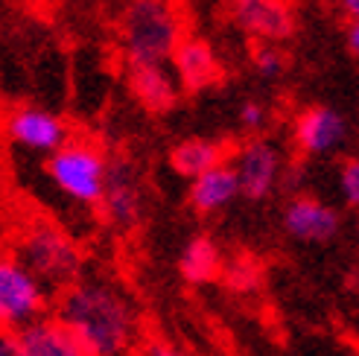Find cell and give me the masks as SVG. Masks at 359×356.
<instances>
[{
  "mask_svg": "<svg viewBox=\"0 0 359 356\" xmlns=\"http://www.w3.org/2000/svg\"><path fill=\"white\" fill-rule=\"evenodd\" d=\"M105 225L114 231H132L143 219V184L140 172L129 158H111L100 207Z\"/></svg>",
  "mask_w": 359,
  "mask_h": 356,
  "instance_id": "52a82bcc",
  "label": "cell"
},
{
  "mask_svg": "<svg viewBox=\"0 0 359 356\" xmlns=\"http://www.w3.org/2000/svg\"><path fill=\"white\" fill-rule=\"evenodd\" d=\"M237 120H240V126L248 132V135H260L266 129V123H269V111H266V105L257 102V100H245L240 105V111H237Z\"/></svg>",
  "mask_w": 359,
  "mask_h": 356,
  "instance_id": "44dd1931",
  "label": "cell"
},
{
  "mask_svg": "<svg viewBox=\"0 0 359 356\" xmlns=\"http://www.w3.org/2000/svg\"><path fill=\"white\" fill-rule=\"evenodd\" d=\"M342 12L351 18V21H359V0H339Z\"/></svg>",
  "mask_w": 359,
  "mask_h": 356,
  "instance_id": "cb8c5ba5",
  "label": "cell"
},
{
  "mask_svg": "<svg viewBox=\"0 0 359 356\" xmlns=\"http://www.w3.org/2000/svg\"><path fill=\"white\" fill-rule=\"evenodd\" d=\"M231 15L234 24L260 44H280L295 32L290 0H231Z\"/></svg>",
  "mask_w": 359,
  "mask_h": 356,
  "instance_id": "9c48e42d",
  "label": "cell"
},
{
  "mask_svg": "<svg viewBox=\"0 0 359 356\" xmlns=\"http://www.w3.org/2000/svg\"><path fill=\"white\" fill-rule=\"evenodd\" d=\"M184 39L182 18L172 0H129L120 21L123 59L129 64H170Z\"/></svg>",
  "mask_w": 359,
  "mask_h": 356,
  "instance_id": "7a4b0ae2",
  "label": "cell"
},
{
  "mask_svg": "<svg viewBox=\"0 0 359 356\" xmlns=\"http://www.w3.org/2000/svg\"><path fill=\"white\" fill-rule=\"evenodd\" d=\"M240 199V182L237 172L228 161L213 167L202 175L190 178V190H187V202L196 213L210 217V213H219L225 207H231Z\"/></svg>",
  "mask_w": 359,
  "mask_h": 356,
  "instance_id": "5bb4252c",
  "label": "cell"
},
{
  "mask_svg": "<svg viewBox=\"0 0 359 356\" xmlns=\"http://www.w3.org/2000/svg\"><path fill=\"white\" fill-rule=\"evenodd\" d=\"M53 315L76 336L88 356H135L140 345V313L114 280L82 275L59 289Z\"/></svg>",
  "mask_w": 359,
  "mask_h": 356,
  "instance_id": "6da1fadb",
  "label": "cell"
},
{
  "mask_svg": "<svg viewBox=\"0 0 359 356\" xmlns=\"http://www.w3.org/2000/svg\"><path fill=\"white\" fill-rule=\"evenodd\" d=\"M251 67H255V74L266 82H275L283 76L286 70V56L278 44H257L255 53H251Z\"/></svg>",
  "mask_w": 359,
  "mask_h": 356,
  "instance_id": "d6986e66",
  "label": "cell"
},
{
  "mask_svg": "<svg viewBox=\"0 0 359 356\" xmlns=\"http://www.w3.org/2000/svg\"><path fill=\"white\" fill-rule=\"evenodd\" d=\"M129 91L135 102L149 114H167L178 105L182 88L170 64H129L126 67Z\"/></svg>",
  "mask_w": 359,
  "mask_h": 356,
  "instance_id": "4fadbf2b",
  "label": "cell"
},
{
  "mask_svg": "<svg viewBox=\"0 0 359 356\" xmlns=\"http://www.w3.org/2000/svg\"><path fill=\"white\" fill-rule=\"evenodd\" d=\"M231 292L237 295H251L260 289L263 283V263L251 254H237V257H228L222 266V278H219Z\"/></svg>",
  "mask_w": 359,
  "mask_h": 356,
  "instance_id": "ac0fdd59",
  "label": "cell"
},
{
  "mask_svg": "<svg viewBox=\"0 0 359 356\" xmlns=\"http://www.w3.org/2000/svg\"><path fill=\"white\" fill-rule=\"evenodd\" d=\"M0 356H27L15 330H0Z\"/></svg>",
  "mask_w": 359,
  "mask_h": 356,
  "instance_id": "7402d4cb",
  "label": "cell"
},
{
  "mask_svg": "<svg viewBox=\"0 0 359 356\" xmlns=\"http://www.w3.org/2000/svg\"><path fill=\"white\" fill-rule=\"evenodd\" d=\"M228 164L234 167L237 182H240V199L248 202H266L278 187L283 175V155L278 144L269 137H248L234 149L228 158Z\"/></svg>",
  "mask_w": 359,
  "mask_h": 356,
  "instance_id": "8992f818",
  "label": "cell"
},
{
  "mask_svg": "<svg viewBox=\"0 0 359 356\" xmlns=\"http://www.w3.org/2000/svg\"><path fill=\"white\" fill-rule=\"evenodd\" d=\"M348 47L359 59V21H351V27H348Z\"/></svg>",
  "mask_w": 359,
  "mask_h": 356,
  "instance_id": "603a6c76",
  "label": "cell"
},
{
  "mask_svg": "<svg viewBox=\"0 0 359 356\" xmlns=\"http://www.w3.org/2000/svg\"><path fill=\"white\" fill-rule=\"evenodd\" d=\"M18 339H21L27 356H88L76 336L53 313L21 327L18 330Z\"/></svg>",
  "mask_w": 359,
  "mask_h": 356,
  "instance_id": "9a60e30c",
  "label": "cell"
},
{
  "mask_svg": "<svg viewBox=\"0 0 359 356\" xmlns=\"http://www.w3.org/2000/svg\"><path fill=\"white\" fill-rule=\"evenodd\" d=\"M292 137L301 155L325 158L348 140V120L330 105H310L295 117Z\"/></svg>",
  "mask_w": 359,
  "mask_h": 356,
  "instance_id": "30bf717a",
  "label": "cell"
},
{
  "mask_svg": "<svg viewBox=\"0 0 359 356\" xmlns=\"http://www.w3.org/2000/svg\"><path fill=\"white\" fill-rule=\"evenodd\" d=\"M170 67L175 74L178 88L187 94H202L217 85L222 76V64H219L217 50L205 39H199V35H184V39L178 41L172 59H170Z\"/></svg>",
  "mask_w": 359,
  "mask_h": 356,
  "instance_id": "8fae6325",
  "label": "cell"
},
{
  "mask_svg": "<svg viewBox=\"0 0 359 356\" xmlns=\"http://www.w3.org/2000/svg\"><path fill=\"white\" fill-rule=\"evenodd\" d=\"M50 292L15 252H0V330H21L47 315Z\"/></svg>",
  "mask_w": 359,
  "mask_h": 356,
  "instance_id": "5b68a950",
  "label": "cell"
},
{
  "mask_svg": "<svg viewBox=\"0 0 359 356\" xmlns=\"http://www.w3.org/2000/svg\"><path fill=\"white\" fill-rule=\"evenodd\" d=\"M6 135L15 146H21L35 155H53L70 140L67 123L47 109L35 105H21L6 117Z\"/></svg>",
  "mask_w": 359,
  "mask_h": 356,
  "instance_id": "ba28073f",
  "label": "cell"
},
{
  "mask_svg": "<svg viewBox=\"0 0 359 356\" xmlns=\"http://www.w3.org/2000/svg\"><path fill=\"white\" fill-rule=\"evenodd\" d=\"M15 254L47 289H65L85 272L82 245L50 219H29L15 240Z\"/></svg>",
  "mask_w": 359,
  "mask_h": 356,
  "instance_id": "3957f363",
  "label": "cell"
},
{
  "mask_svg": "<svg viewBox=\"0 0 359 356\" xmlns=\"http://www.w3.org/2000/svg\"><path fill=\"white\" fill-rule=\"evenodd\" d=\"M339 228H342V219H339L336 207L316 196H292L283 207V231L301 242H330L339 234Z\"/></svg>",
  "mask_w": 359,
  "mask_h": 356,
  "instance_id": "7c38bea8",
  "label": "cell"
},
{
  "mask_svg": "<svg viewBox=\"0 0 359 356\" xmlns=\"http://www.w3.org/2000/svg\"><path fill=\"white\" fill-rule=\"evenodd\" d=\"M339 196L348 207H359V158H348L339 167Z\"/></svg>",
  "mask_w": 359,
  "mask_h": 356,
  "instance_id": "ffe728a7",
  "label": "cell"
},
{
  "mask_svg": "<svg viewBox=\"0 0 359 356\" xmlns=\"http://www.w3.org/2000/svg\"><path fill=\"white\" fill-rule=\"evenodd\" d=\"M228 146L222 140H213V137H184L178 140L170 152V167L182 175V178H196L213 167H219L228 161Z\"/></svg>",
  "mask_w": 359,
  "mask_h": 356,
  "instance_id": "e0dca14e",
  "label": "cell"
},
{
  "mask_svg": "<svg viewBox=\"0 0 359 356\" xmlns=\"http://www.w3.org/2000/svg\"><path fill=\"white\" fill-rule=\"evenodd\" d=\"M222 266H225V254L210 234H193L178 252V275L190 287H208V283L219 280Z\"/></svg>",
  "mask_w": 359,
  "mask_h": 356,
  "instance_id": "2e32d148",
  "label": "cell"
},
{
  "mask_svg": "<svg viewBox=\"0 0 359 356\" xmlns=\"http://www.w3.org/2000/svg\"><path fill=\"white\" fill-rule=\"evenodd\" d=\"M47 175L65 199L97 210L105 190V175H109V158L94 140L70 137L62 149L47 158Z\"/></svg>",
  "mask_w": 359,
  "mask_h": 356,
  "instance_id": "277c9868",
  "label": "cell"
}]
</instances>
